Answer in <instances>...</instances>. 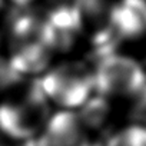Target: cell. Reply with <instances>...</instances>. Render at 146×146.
<instances>
[{
    "instance_id": "9",
    "label": "cell",
    "mask_w": 146,
    "mask_h": 146,
    "mask_svg": "<svg viewBox=\"0 0 146 146\" xmlns=\"http://www.w3.org/2000/svg\"><path fill=\"white\" fill-rule=\"evenodd\" d=\"M102 146H146V126L133 123L112 132Z\"/></svg>"
},
{
    "instance_id": "3",
    "label": "cell",
    "mask_w": 146,
    "mask_h": 146,
    "mask_svg": "<svg viewBox=\"0 0 146 146\" xmlns=\"http://www.w3.org/2000/svg\"><path fill=\"white\" fill-rule=\"evenodd\" d=\"M39 85L59 110L76 112L95 93L93 70L83 60H64L50 66L37 78Z\"/></svg>"
},
{
    "instance_id": "8",
    "label": "cell",
    "mask_w": 146,
    "mask_h": 146,
    "mask_svg": "<svg viewBox=\"0 0 146 146\" xmlns=\"http://www.w3.org/2000/svg\"><path fill=\"white\" fill-rule=\"evenodd\" d=\"M76 113L82 120V123L85 125V127L89 130V133L98 132L105 127L106 122L110 117L112 113L110 100L98 93H93L89 98V100L76 110Z\"/></svg>"
},
{
    "instance_id": "7",
    "label": "cell",
    "mask_w": 146,
    "mask_h": 146,
    "mask_svg": "<svg viewBox=\"0 0 146 146\" xmlns=\"http://www.w3.org/2000/svg\"><path fill=\"white\" fill-rule=\"evenodd\" d=\"M109 29L119 43L146 36V0H119L112 3Z\"/></svg>"
},
{
    "instance_id": "14",
    "label": "cell",
    "mask_w": 146,
    "mask_h": 146,
    "mask_svg": "<svg viewBox=\"0 0 146 146\" xmlns=\"http://www.w3.org/2000/svg\"><path fill=\"white\" fill-rule=\"evenodd\" d=\"M57 2H59V0H57Z\"/></svg>"
},
{
    "instance_id": "13",
    "label": "cell",
    "mask_w": 146,
    "mask_h": 146,
    "mask_svg": "<svg viewBox=\"0 0 146 146\" xmlns=\"http://www.w3.org/2000/svg\"><path fill=\"white\" fill-rule=\"evenodd\" d=\"M6 0H0V19L3 17V15H5V12H6Z\"/></svg>"
},
{
    "instance_id": "12",
    "label": "cell",
    "mask_w": 146,
    "mask_h": 146,
    "mask_svg": "<svg viewBox=\"0 0 146 146\" xmlns=\"http://www.w3.org/2000/svg\"><path fill=\"white\" fill-rule=\"evenodd\" d=\"M6 2L10 3L13 7L23 9V7H32L36 2H39V0H6Z\"/></svg>"
},
{
    "instance_id": "6",
    "label": "cell",
    "mask_w": 146,
    "mask_h": 146,
    "mask_svg": "<svg viewBox=\"0 0 146 146\" xmlns=\"http://www.w3.org/2000/svg\"><path fill=\"white\" fill-rule=\"evenodd\" d=\"M89 130L73 110H56L50 115L33 146H93Z\"/></svg>"
},
{
    "instance_id": "10",
    "label": "cell",
    "mask_w": 146,
    "mask_h": 146,
    "mask_svg": "<svg viewBox=\"0 0 146 146\" xmlns=\"http://www.w3.org/2000/svg\"><path fill=\"white\" fill-rule=\"evenodd\" d=\"M26 78H23L20 73L13 67L6 53L0 52V93L6 95L7 92L17 88L23 83Z\"/></svg>"
},
{
    "instance_id": "5",
    "label": "cell",
    "mask_w": 146,
    "mask_h": 146,
    "mask_svg": "<svg viewBox=\"0 0 146 146\" xmlns=\"http://www.w3.org/2000/svg\"><path fill=\"white\" fill-rule=\"evenodd\" d=\"M44 32L53 53H69L85 37L79 16L72 3H57L43 15Z\"/></svg>"
},
{
    "instance_id": "1",
    "label": "cell",
    "mask_w": 146,
    "mask_h": 146,
    "mask_svg": "<svg viewBox=\"0 0 146 146\" xmlns=\"http://www.w3.org/2000/svg\"><path fill=\"white\" fill-rule=\"evenodd\" d=\"M7 23V57L23 78H39L52 66L53 50L49 46L43 15L30 7H15Z\"/></svg>"
},
{
    "instance_id": "11",
    "label": "cell",
    "mask_w": 146,
    "mask_h": 146,
    "mask_svg": "<svg viewBox=\"0 0 146 146\" xmlns=\"http://www.w3.org/2000/svg\"><path fill=\"white\" fill-rule=\"evenodd\" d=\"M0 146H33V140H27V142L15 140L0 133Z\"/></svg>"
},
{
    "instance_id": "2",
    "label": "cell",
    "mask_w": 146,
    "mask_h": 146,
    "mask_svg": "<svg viewBox=\"0 0 146 146\" xmlns=\"http://www.w3.org/2000/svg\"><path fill=\"white\" fill-rule=\"evenodd\" d=\"M52 113L39 79L25 80L0 100V133L15 140H35Z\"/></svg>"
},
{
    "instance_id": "4",
    "label": "cell",
    "mask_w": 146,
    "mask_h": 146,
    "mask_svg": "<svg viewBox=\"0 0 146 146\" xmlns=\"http://www.w3.org/2000/svg\"><path fill=\"white\" fill-rule=\"evenodd\" d=\"M95 93L106 99L136 98L146 85V70L133 57L119 52L95 60Z\"/></svg>"
}]
</instances>
